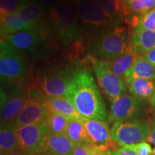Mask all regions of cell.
<instances>
[{"label": "cell", "mask_w": 155, "mask_h": 155, "mask_svg": "<svg viewBox=\"0 0 155 155\" xmlns=\"http://www.w3.org/2000/svg\"><path fill=\"white\" fill-rule=\"evenodd\" d=\"M7 101L3 108L0 110L1 124H14L22 111L28 97V90L25 88L9 91Z\"/></svg>", "instance_id": "13"}, {"label": "cell", "mask_w": 155, "mask_h": 155, "mask_svg": "<svg viewBox=\"0 0 155 155\" xmlns=\"http://www.w3.org/2000/svg\"><path fill=\"white\" fill-rule=\"evenodd\" d=\"M111 131L112 141L123 147L147 141L151 126L145 120L135 119L116 121Z\"/></svg>", "instance_id": "5"}, {"label": "cell", "mask_w": 155, "mask_h": 155, "mask_svg": "<svg viewBox=\"0 0 155 155\" xmlns=\"http://www.w3.org/2000/svg\"><path fill=\"white\" fill-rule=\"evenodd\" d=\"M7 155H35V154H30V153L25 152V151H23L22 150H20V149H17V150H15L14 152L9 153V154Z\"/></svg>", "instance_id": "37"}, {"label": "cell", "mask_w": 155, "mask_h": 155, "mask_svg": "<svg viewBox=\"0 0 155 155\" xmlns=\"http://www.w3.org/2000/svg\"><path fill=\"white\" fill-rule=\"evenodd\" d=\"M124 17L131 18L146 14L155 9V0H121Z\"/></svg>", "instance_id": "19"}, {"label": "cell", "mask_w": 155, "mask_h": 155, "mask_svg": "<svg viewBox=\"0 0 155 155\" xmlns=\"http://www.w3.org/2000/svg\"><path fill=\"white\" fill-rule=\"evenodd\" d=\"M94 155H112V152L108 150L106 147H99Z\"/></svg>", "instance_id": "35"}, {"label": "cell", "mask_w": 155, "mask_h": 155, "mask_svg": "<svg viewBox=\"0 0 155 155\" xmlns=\"http://www.w3.org/2000/svg\"><path fill=\"white\" fill-rule=\"evenodd\" d=\"M19 149L14 124H3L0 129V155H7Z\"/></svg>", "instance_id": "22"}, {"label": "cell", "mask_w": 155, "mask_h": 155, "mask_svg": "<svg viewBox=\"0 0 155 155\" xmlns=\"http://www.w3.org/2000/svg\"><path fill=\"white\" fill-rule=\"evenodd\" d=\"M39 3L41 4L44 7H51L53 5H55L56 3V0H36Z\"/></svg>", "instance_id": "36"}, {"label": "cell", "mask_w": 155, "mask_h": 155, "mask_svg": "<svg viewBox=\"0 0 155 155\" xmlns=\"http://www.w3.org/2000/svg\"><path fill=\"white\" fill-rule=\"evenodd\" d=\"M16 133L20 150L39 155L50 132L46 122L41 121L16 127Z\"/></svg>", "instance_id": "9"}, {"label": "cell", "mask_w": 155, "mask_h": 155, "mask_svg": "<svg viewBox=\"0 0 155 155\" xmlns=\"http://www.w3.org/2000/svg\"><path fill=\"white\" fill-rule=\"evenodd\" d=\"M139 55L133 50L129 49L119 57L114 59L102 60L112 72L117 75L124 78L126 73L134 63Z\"/></svg>", "instance_id": "21"}, {"label": "cell", "mask_w": 155, "mask_h": 155, "mask_svg": "<svg viewBox=\"0 0 155 155\" xmlns=\"http://www.w3.org/2000/svg\"><path fill=\"white\" fill-rule=\"evenodd\" d=\"M1 38L8 35L17 33L23 31L35 30V27L27 22L18 13L7 14L0 16Z\"/></svg>", "instance_id": "17"}, {"label": "cell", "mask_w": 155, "mask_h": 155, "mask_svg": "<svg viewBox=\"0 0 155 155\" xmlns=\"http://www.w3.org/2000/svg\"><path fill=\"white\" fill-rule=\"evenodd\" d=\"M73 7L79 21L95 30L107 27L114 21L97 0H76Z\"/></svg>", "instance_id": "10"}, {"label": "cell", "mask_w": 155, "mask_h": 155, "mask_svg": "<svg viewBox=\"0 0 155 155\" xmlns=\"http://www.w3.org/2000/svg\"><path fill=\"white\" fill-rule=\"evenodd\" d=\"M98 148L99 147L91 143L75 144L73 155H94Z\"/></svg>", "instance_id": "30"}, {"label": "cell", "mask_w": 155, "mask_h": 155, "mask_svg": "<svg viewBox=\"0 0 155 155\" xmlns=\"http://www.w3.org/2000/svg\"><path fill=\"white\" fill-rule=\"evenodd\" d=\"M83 122L92 144L106 147L112 141L111 131L106 121L83 119Z\"/></svg>", "instance_id": "14"}, {"label": "cell", "mask_w": 155, "mask_h": 155, "mask_svg": "<svg viewBox=\"0 0 155 155\" xmlns=\"http://www.w3.org/2000/svg\"><path fill=\"white\" fill-rule=\"evenodd\" d=\"M2 39L8 42L17 52L32 61L41 59L45 53L46 46L43 39L35 30L8 35Z\"/></svg>", "instance_id": "7"}, {"label": "cell", "mask_w": 155, "mask_h": 155, "mask_svg": "<svg viewBox=\"0 0 155 155\" xmlns=\"http://www.w3.org/2000/svg\"><path fill=\"white\" fill-rule=\"evenodd\" d=\"M44 7L36 0H22L17 13L27 22L37 27L45 15Z\"/></svg>", "instance_id": "23"}, {"label": "cell", "mask_w": 155, "mask_h": 155, "mask_svg": "<svg viewBox=\"0 0 155 155\" xmlns=\"http://www.w3.org/2000/svg\"><path fill=\"white\" fill-rule=\"evenodd\" d=\"M45 100L50 111L63 115L68 119H83L76 111L72 103L65 96H45Z\"/></svg>", "instance_id": "20"}, {"label": "cell", "mask_w": 155, "mask_h": 155, "mask_svg": "<svg viewBox=\"0 0 155 155\" xmlns=\"http://www.w3.org/2000/svg\"><path fill=\"white\" fill-rule=\"evenodd\" d=\"M49 17L63 45L71 46L81 40L74 7L67 2H57L49 8Z\"/></svg>", "instance_id": "4"}, {"label": "cell", "mask_w": 155, "mask_h": 155, "mask_svg": "<svg viewBox=\"0 0 155 155\" xmlns=\"http://www.w3.org/2000/svg\"><path fill=\"white\" fill-rule=\"evenodd\" d=\"M130 146L134 150L137 151L138 155H152L153 151L152 147L146 141H143L139 144H131Z\"/></svg>", "instance_id": "31"}, {"label": "cell", "mask_w": 155, "mask_h": 155, "mask_svg": "<svg viewBox=\"0 0 155 155\" xmlns=\"http://www.w3.org/2000/svg\"><path fill=\"white\" fill-rule=\"evenodd\" d=\"M127 88L131 96L150 101L155 91V81L144 78H125Z\"/></svg>", "instance_id": "18"}, {"label": "cell", "mask_w": 155, "mask_h": 155, "mask_svg": "<svg viewBox=\"0 0 155 155\" xmlns=\"http://www.w3.org/2000/svg\"><path fill=\"white\" fill-rule=\"evenodd\" d=\"M72 76L63 71L50 73L39 80L37 88L45 96H65Z\"/></svg>", "instance_id": "12"}, {"label": "cell", "mask_w": 155, "mask_h": 155, "mask_svg": "<svg viewBox=\"0 0 155 155\" xmlns=\"http://www.w3.org/2000/svg\"><path fill=\"white\" fill-rule=\"evenodd\" d=\"M65 135L75 144L91 143L83 124V119H70Z\"/></svg>", "instance_id": "25"}, {"label": "cell", "mask_w": 155, "mask_h": 155, "mask_svg": "<svg viewBox=\"0 0 155 155\" xmlns=\"http://www.w3.org/2000/svg\"><path fill=\"white\" fill-rule=\"evenodd\" d=\"M50 109L45 100V96L37 87L28 90V97L22 111L14 124L15 127L45 121Z\"/></svg>", "instance_id": "8"}, {"label": "cell", "mask_w": 155, "mask_h": 155, "mask_svg": "<svg viewBox=\"0 0 155 155\" xmlns=\"http://www.w3.org/2000/svg\"><path fill=\"white\" fill-rule=\"evenodd\" d=\"M112 155H138V154L130 145H125L118 150L113 151Z\"/></svg>", "instance_id": "32"}, {"label": "cell", "mask_w": 155, "mask_h": 155, "mask_svg": "<svg viewBox=\"0 0 155 155\" xmlns=\"http://www.w3.org/2000/svg\"><path fill=\"white\" fill-rule=\"evenodd\" d=\"M151 131L149 135L148 138H147V141L155 145V116L151 121Z\"/></svg>", "instance_id": "33"}, {"label": "cell", "mask_w": 155, "mask_h": 155, "mask_svg": "<svg viewBox=\"0 0 155 155\" xmlns=\"http://www.w3.org/2000/svg\"><path fill=\"white\" fill-rule=\"evenodd\" d=\"M129 21L132 28L139 27L155 32V9L141 16L133 17Z\"/></svg>", "instance_id": "28"}, {"label": "cell", "mask_w": 155, "mask_h": 155, "mask_svg": "<svg viewBox=\"0 0 155 155\" xmlns=\"http://www.w3.org/2000/svg\"><path fill=\"white\" fill-rule=\"evenodd\" d=\"M145 101L133 96L123 94L110 102L108 121H116L138 119L144 111Z\"/></svg>", "instance_id": "11"}, {"label": "cell", "mask_w": 155, "mask_h": 155, "mask_svg": "<svg viewBox=\"0 0 155 155\" xmlns=\"http://www.w3.org/2000/svg\"><path fill=\"white\" fill-rule=\"evenodd\" d=\"M22 0H0L1 15L18 12Z\"/></svg>", "instance_id": "29"}, {"label": "cell", "mask_w": 155, "mask_h": 155, "mask_svg": "<svg viewBox=\"0 0 155 155\" xmlns=\"http://www.w3.org/2000/svg\"><path fill=\"white\" fill-rule=\"evenodd\" d=\"M152 155H155V148L153 150V152H152Z\"/></svg>", "instance_id": "39"}, {"label": "cell", "mask_w": 155, "mask_h": 155, "mask_svg": "<svg viewBox=\"0 0 155 155\" xmlns=\"http://www.w3.org/2000/svg\"><path fill=\"white\" fill-rule=\"evenodd\" d=\"M131 34V48L139 55H143L155 48V32L134 27Z\"/></svg>", "instance_id": "16"}, {"label": "cell", "mask_w": 155, "mask_h": 155, "mask_svg": "<svg viewBox=\"0 0 155 155\" xmlns=\"http://www.w3.org/2000/svg\"><path fill=\"white\" fill-rule=\"evenodd\" d=\"M145 58L152 64L154 66H155V48L150 50L145 54L143 55Z\"/></svg>", "instance_id": "34"}, {"label": "cell", "mask_w": 155, "mask_h": 155, "mask_svg": "<svg viewBox=\"0 0 155 155\" xmlns=\"http://www.w3.org/2000/svg\"><path fill=\"white\" fill-rule=\"evenodd\" d=\"M28 68L18 52L5 40H0V78L2 87L8 91L25 88Z\"/></svg>", "instance_id": "3"}, {"label": "cell", "mask_w": 155, "mask_h": 155, "mask_svg": "<svg viewBox=\"0 0 155 155\" xmlns=\"http://www.w3.org/2000/svg\"><path fill=\"white\" fill-rule=\"evenodd\" d=\"M131 49V35L123 26L114 27L94 39L87 48L90 58L99 60L114 59Z\"/></svg>", "instance_id": "2"}, {"label": "cell", "mask_w": 155, "mask_h": 155, "mask_svg": "<svg viewBox=\"0 0 155 155\" xmlns=\"http://www.w3.org/2000/svg\"><path fill=\"white\" fill-rule=\"evenodd\" d=\"M90 58L97 82L106 98L111 102L117 97L125 94L128 88L124 78L112 72L102 60Z\"/></svg>", "instance_id": "6"}, {"label": "cell", "mask_w": 155, "mask_h": 155, "mask_svg": "<svg viewBox=\"0 0 155 155\" xmlns=\"http://www.w3.org/2000/svg\"><path fill=\"white\" fill-rule=\"evenodd\" d=\"M69 119H70L65 116L50 110L45 122L50 133L57 134H65Z\"/></svg>", "instance_id": "26"}, {"label": "cell", "mask_w": 155, "mask_h": 155, "mask_svg": "<svg viewBox=\"0 0 155 155\" xmlns=\"http://www.w3.org/2000/svg\"><path fill=\"white\" fill-rule=\"evenodd\" d=\"M75 147L65 134L50 133L39 155H73Z\"/></svg>", "instance_id": "15"}, {"label": "cell", "mask_w": 155, "mask_h": 155, "mask_svg": "<svg viewBox=\"0 0 155 155\" xmlns=\"http://www.w3.org/2000/svg\"><path fill=\"white\" fill-rule=\"evenodd\" d=\"M104 12L114 21L124 18L122 14L121 0H98Z\"/></svg>", "instance_id": "27"}, {"label": "cell", "mask_w": 155, "mask_h": 155, "mask_svg": "<svg viewBox=\"0 0 155 155\" xmlns=\"http://www.w3.org/2000/svg\"><path fill=\"white\" fill-rule=\"evenodd\" d=\"M130 78L155 81V66L144 55H139L124 76V78Z\"/></svg>", "instance_id": "24"}, {"label": "cell", "mask_w": 155, "mask_h": 155, "mask_svg": "<svg viewBox=\"0 0 155 155\" xmlns=\"http://www.w3.org/2000/svg\"><path fill=\"white\" fill-rule=\"evenodd\" d=\"M83 119L106 121L108 111L94 77L86 70L73 74L65 95Z\"/></svg>", "instance_id": "1"}, {"label": "cell", "mask_w": 155, "mask_h": 155, "mask_svg": "<svg viewBox=\"0 0 155 155\" xmlns=\"http://www.w3.org/2000/svg\"><path fill=\"white\" fill-rule=\"evenodd\" d=\"M150 105L152 106V107L155 109V91H154V94L153 95L152 98H151L150 101Z\"/></svg>", "instance_id": "38"}]
</instances>
